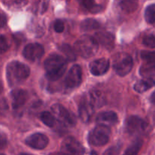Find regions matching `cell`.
<instances>
[{
  "label": "cell",
  "mask_w": 155,
  "mask_h": 155,
  "mask_svg": "<svg viewBox=\"0 0 155 155\" xmlns=\"http://www.w3.org/2000/svg\"><path fill=\"white\" fill-rule=\"evenodd\" d=\"M66 59L58 54H51L44 62V68L47 78L51 81L59 80L65 72Z\"/></svg>",
  "instance_id": "obj_1"
},
{
  "label": "cell",
  "mask_w": 155,
  "mask_h": 155,
  "mask_svg": "<svg viewBox=\"0 0 155 155\" xmlns=\"http://www.w3.org/2000/svg\"><path fill=\"white\" fill-rule=\"evenodd\" d=\"M29 67L21 62L13 61L7 65V81L11 87L21 84L29 77Z\"/></svg>",
  "instance_id": "obj_2"
},
{
  "label": "cell",
  "mask_w": 155,
  "mask_h": 155,
  "mask_svg": "<svg viewBox=\"0 0 155 155\" xmlns=\"http://www.w3.org/2000/svg\"><path fill=\"white\" fill-rule=\"evenodd\" d=\"M74 49L76 53L83 58H91L98 50V43L94 37L83 35L74 43Z\"/></svg>",
  "instance_id": "obj_3"
},
{
  "label": "cell",
  "mask_w": 155,
  "mask_h": 155,
  "mask_svg": "<svg viewBox=\"0 0 155 155\" xmlns=\"http://www.w3.org/2000/svg\"><path fill=\"white\" fill-rule=\"evenodd\" d=\"M110 129L103 125H98L92 129L88 135V142L91 145L100 147L105 145L110 140Z\"/></svg>",
  "instance_id": "obj_4"
},
{
  "label": "cell",
  "mask_w": 155,
  "mask_h": 155,
  "mask_svg": "<svg viewBox=\"0 0 155 155\" xmlns=\"http://www.w3.org/2000/svg\"><path fill=\"white\" fill-rule=\"evenodd\" d=\"M113 67L116 74L123 77L131 71L133 67V61L129 54L118 53L113 58Z\"/></svg>",
  "instance_id": "obj_5"
},
{
  "label": "cell",
  "mask_w": 155,
  "mask_h": 155,
  "mask_svg": "<svg viewBox=\"0 0 155 155\" xmlns=\"http://www.w3.org/2000/svg\"><path fill=\"white\" fill-rule=\"evenodd\" d=\"M51 110L56 120L62 124L67 126H74L75 125L76 119L74 116L63 106L58 104H54L52 106Z\"/></svg>",
  "instance_id": "obj_6"
},
{
  "label": "cell",
  "mask_w": 155,
  "mask_h": 155,
  "mask_svg": "<svg viewBox=\"0 0 155 155\" xmlns=\"http://www.w3.org/2000/svg\"><path fill=\"white\" fill-rule=\"evenodd\" d=\"M141 57L144 62L140 68V74L146 78L155 76V51H142Z\"/></svg>",
  "instance_id": "obj_7"
},
{
  "label": "cell",
  "mask_w": 155,
  "mask_h": 155,
  "mask_svg": "<svg viewBox=\"0 0 155 155\" xmlns=\"http://www.w3.org/2000/svg\"><path fill=\"white\" fill-rule=\"evenodd\" d=\"M61 151L65 155H83L84 153V148L74 138L67 137L62 141Z\"/></svg>",
  "instance_id": "obj_8"
},
{
  "label": "cell",
  "mask_w": 155,
  "mask_h": 155,
  "mask_svg": "<svg viewBox=\"0 0 155 155\" xmlns=\"http://www.w3.org/2000/svg\"><path fill=\"white\" fill-rule=\"evenodd\" d=\"M147 123L136 116H129L126 121V130L130 135H138L145 131Z\"/></svg>",
  "instance_id": "obj_9"
},
{
  "label": "cell",
  "mask_w": 155,
  "mask_h": 155,
  "mask_svg": "<svg viewBox=\"0 0 155 155\" xmlns=\"http://www.w3.org/2000/svg\"><path fill=\"white\" fill-rule=\"evenodd\" d=\"M82 81V70L79 65H74L65 78V85L69 88H74L81 84Z\"/></svg>",
  "instance_id": "obj_10"
},
{
  "label": "cell",
  "mask_w": 155,
  "mask_h": 155,
  "mask_svg": "<svg viewBox=\"0 0 155 155\" xmlns=\"http://www.w3.org/2000/svg\"><path fill=\"white\" fill-rule=\"evenodd\" d=\"M44 53V47L39 44H28L23 50V56L25 59L31 62H34L41 59Z\"/></svg>",
  "instance_id": "obj_11"
},
{
  "label": "cell",
  "mask_w": 155,
  "mask_h": 155,
  "mask_svg": "<svg viewBox=\"0 0 155 155\" xmlns=\"http://www.w3.org/2000/svg\"><path fill=\"white\" fill-rule=\"evenodd\" d=\"M25 143L32 148L42 150L48 144L49 138L42 133H34L26 138Z\"/></svg>",
  "instance_id": "obj_12"
},
{
  "label": "cell",
  "mask_w": 155,
  "mask_h": 155,
  "mask_svg": "<svg viewBox=\"0 0 155 155\" xmlns=\"http://www.w3.org/2000/svg\"><path fill=\"white\" fill-rule=\"evenodd\" d=\"M110 68V61L105 58L92 61L89 65L91 72L96 76L103 75L107 72Z\"/></svg>",
  "instance_id": "obj_13"
},
{
  "label": "cell",
  "mask_w": 155,
  "mask_h": 155,
  "mask_svg": "<svg viewBox=\"0 0 155 155\" xmlns=\"http://www.w3.org/2000/svg\"><path fill=\"white\" fill-rule=\"evenodd\" d=\"M96 121L98 125L110 127L118 123V116L116 113L113 111L102 112L97 116Z\"/></svg>",
  "instance_id": "obj_14"
},
{
  "label": "cell",
  "mask_w": 155,
  "mask_h": 155,
  "mask_svg": "<svg viewBox=\"0 0 155 155\" xmlns=\"http://www.w3.org/2000/svg\"><path fill=\"white\" fill-rule=\"evenodd\" d=\"M29 94L27 91L23 89H16L12 91V104L14 109H18L22 107L28 101Z\"/></svg>",
  "instance_id": "obj_15"
},
{
  "label": "cell",
  "mask_w": 155,
  "mask_h": 155,
  "mask_svg": "<svg viewBox=\"0 0 155 155\" xmlns=\"http://www.w3.org/2000/svg\"><path fill=\"white\" fill-rule=\"evenodd\" d=\"M94 38L96 39L98 44L102 45L107 50H112L115 45L114 36L111 33L105 32V31L97 32L95 34Z\"/></svg>",
  "instance_id": "obj_16"
},
{
  "label": "cell",
  "mask_w": 155,
  "mask_h": 155,
  "mask_svg": "<svg viewBox=\"0 0 155 155\" xmlns=\"http://www.w3.org/2000/svg\"><path fill=\"white\" fill-rule=\"evenodd\" d=\"M116 3L119 8L126 14L134 12L138 7V0H116Z\"/></svg>",
  "instance_id": "obj_17"
},
{
  "label": "cell",
  "mask_w": 155,
  "mask_h": 155,
  "mask_svg": "<svg viewBox=\"0 0 155 155\" xmlns=\"http://www.w3.org/2000/svg\"><path fill=\"white\" fill-rule=\"evenodd\" d=\"M94 114V107L88 102L84 101L79 106V116L84 123H88Z\"/></svg>",
  "instance_id": "obj_18"
},
{
  "label": "cell",
  "mask_w": 155,
  "mask_h": 155,
  "mask_svg": "<svg viewBox=\"0 0 155 155\" xmlns=\"http://www.w3.org/2000/svg\"><path fill=\"white\" fill-rule=\"evenodd\" d=\"M155 86V80L150 78H146L137 81L134 85V89L138 93H144Z\"/></svg>",
  "instance_id": "obj_19"
},
{
  "label": "cell",
  "mask_w": 155,
  "mask_h": 155,
  "mask_svg": "<svg viewBox=\"0 0 155 155\" xmlns=\"http://www.w3.org/2000/svg\"><path fill=\"white\" fill-rule=\"evenodd\" d=\"M89 103L93 106L94 107H100L104 105V97L101 91H92L89 94Z\"/></svg>",
  "instance_id": "obj_20"
},
{
  "label": "cell",
  "mask_w": 155,
  "mask_h": 155,
  "mask_svg": "<svg viewBox=\"0 0 155 155\" xmlns=\"http://www.w3.org/2000/svg\"><path fill=\"white\" fill-rule=\"evenodd\" d=\"M60 50L65 56L66 59L69 61H74L77 57V53L74 48L68 44H63L60 47Z\"/></svg>",
  "instance_id": "obj_21"
},
{
  "label": "cell",
  "mask_w": 155,
  "mask_h": 155,
  "mask_svg": "<svg viewBox=\"0 0 155 155\" xmlns=\"http://www.w3.org/2000/svg\"><path fill=\"white\" fill-rule=\"evenodd\" d=\"M142 144L143 141L141 139L136 140L126 149L123 155H138L142 147Z\"/></svg>",
  "instance_id": "obj_22"
},
{
  "label": "cell",
  "mask_w": 155,
  "mask_h": 155,
  "mask_svg": "<svg viewBox=\"0 0 155 155\" xmlns=\"http://www.w3.org/2000/svg\"><path fill=\"white\" fill-rule=\"evenodd\" d=\"M40 119L48 127H54L55 124H56V120L55 118V116L52 113H49V112H43V113H41V116H40Z\"/></svg>",
  "instance_id": "obj_23"
},
{
  "label": "cell",
  "mask_w": 155,
  "mask_h": 155,
  "mask_svg": "<svg viewBox=\"0 0 155 155\" xmlns=\"http://www.w3.org/2000/svg\"><path fill=\"white\" fill-rule=\"evenodd\" d=\"M83 6L92 13H97L101 12L102 7L95 3L94 0H81Z\"/></svg>",
  "instance_id": "obj_24"
},
{
  "label": "cell",
  "mask_w": 155,
  "mask_h": 155,
  "mask_svg": "<svg viewBox=\"0 0 155 155\" xmlns=\"http://www.w3.org/2000/svg\"><path fill=\"white\" fill-rule=\"evenodd\" d=\"M146 21L150 25H155V4L148 5L144 12Z\"/></svg>",
  "instance_id": "obj_25"
},
{
  "label": "cell",
  "mask_w": 155,
  "mask_h": 155,
  "mask_svg": "<svg viewBox=\"0 0 155 155\" xmlns=\"http://www.w3.org/2000/svg\"><path fill=\"white\" fill-rule=\"evenodd\" d=\"M100 27V24L94 19H86L81 24V28L83 31H92L97 29Z\"/></svg>",
  "instance_id": "obj_26"
},
{
  "label": "cell",
  "mask_w": 155,
  "mask_h": 155,
  "mask_svg": "<svg viewBox=\"0 0 155 155\" xmlns=\"http://www.w3.org/2000/svg\"><path fill=\"white\" fill-rule=\"evenodd\" d=\"M142 43L145 47L149 48H155V35L154 34H148L144 37Z\"/></svg>",
  "instance_id": "obj_27"
},
{
  "label": "cell",
  "mask_w": 155,
  "mask_h": 155,
  "mask_svg": "<svg viewBox=\"0 0 155 155\" xmlns=\"http://www.w3.org/2000/svg\"><path fill=\"white\" fill-rule=\"evenodd\" d=\"M9 48L8 40L3 35H0V54L5 53Z\"/></svg>",
  "instance_id": "obj_28"
},
{
  "label": "cell",
  "mask_w": 155,
  "mask_h": 155,
  "mask_svg": "<svg viewBox=\"0 0 155 155\" xmlns=\"http://www.w3.org/2000/svg\"><path fill=\"white\" fill-rule=\"evenodd\" d=\"M53 28L57 33H62L65 29V25L62 21L56 20L53 24Z\"/></svg>",
  "instance_id": "obj_29"
},
{
  "label": "cell",
  "mask_w": 155,
  "mask_h": 155,
  "mask_svg": "<svg viewBox=\"0 0 155 155\" xmlns=\"http://www.w3.org/2000/svg\"><path fill=\"white\" fill-rule=\"evenodd\" d=\"M8 104L6 101L4 99H0V117L3 116L5 112L8 110Z\"/></svg>",
  "instance_id": "obj_30"
},
{
  "label": "cell",
  "mask_w": 155,
  "mask_h": 155,
  "mask_svg": "<svg viewBox=\"0 0 155 155\" xmlns=\"http://www.w3.org/2000/svg\"><path fill=\"white\" fill-rule=\"evenodd\" d=\"M7 144V137L5 133L0 132V150L3 149Z\"/></svg>",
  "instance_id": "obj_31"
},
{
  "label": "cell",
  "mask_w": 155,
  "mask_h": 155,
  "mask_svg": "<svg viewBox=\"0 0 155 155\" xmlns=\"http://www.w3.org/2000/svg\"><path fill=\"white\" fill-rule=\"evenodd\" d=\"M119 150L120 148L117 147H113L111 148H110L109 150H107V151L104 153V155H118Z\"/></svg>",
  "instance_id": "obj_32"
},
{
  "label": "cell",
  "mask_w": 155,
  "mask_h": 155,
  "mask_svg": "<svg viewBox=\"0 0 155 155\" xmlns=\"http://www.w3.org/2000/svg\"><path fill=\"white\" fill-rule=\"evenodd\" d=\"M6 24V18L3 15H0V28L4 27Z\"/></svg>",
  "instance_id": "obj_33"
},
{
  "label": "cell",
  "mask_w": 155,
  "mask_h": 155,
  "mask_svg": "<svg viewBox=\"0 0 155 155\" xmlns=\"http://www.w3.org/2000/svg\"><path fill=\"white\" fill-rule=\"evenodd\" d=\"M150 101L152 103V104L155 105V91L153 92V93H152V94L150 95Z\"/></svg>",
  "instance_id": "obj_34"
},
{
  "label": "cell",
  "mask_w": 155,
  "mask_h": 155,
  "mask_svg": "<svg viewBox=\"0 0 155 155\" xmlns=\"http://www.w3.org/2000/svg\"><path fill=\"white\" fill-rule=\"evenodd\" d=\"M2 91H3V86H2V82H1V81H0V94L2 93Z\"/></svg>",
  "instance_id": "obj_35"
},
{
  "label": "cell",
  "mask_w": 155,
  "mask_h": 155,
  "mask_svg": "<svg viewBox=\"0 0 155 155\" xmlns=\"http://www.w3.org/2000/svg\"><path fill=\"white\" fill-rule=\"evenodd\" d=\"M50 155H65V153H62V152H60V153H52V154H50Z\"/></svg>",
  "instance_id": "obj_36"
},
{
  "label": "cell",
  "mask_w": 155,
  "mask_h": 155,
  "mask_svg": "<svg viewBox=\"0 0 155 155\" xmlns=\"http://www.w3.org/2000/svg\"><path fill=\"white\" fill-rule=\"evenodd\" d=\"M83 155H97V153H95V152L92 151V152H90V153H87V154H83Z\"/></svg>",
  "instance_id": "obj_37"
},
{
  "label": "cell",
  "mask_w": 155,
  "mask_h": 155,
  "mask_svg": "<svg viewBox=\"0 0 155 155\" xmlns=\"http://www.w3.org/2000/svg\"><path fill=\"white\" fill-rule=\"evenodd\" d=\"M19 155H32V154H30V153H20Z\"/></svg>",
  "instance_id": "obj_38"
},
{
  "label": "cell",
  "mask_w": 155,
  "mask_h": 155,
  "mask_svg": "<svg viewBox=\"0 0 155 155\" xmlns=\"http://www.w3.org/2000/svg\"><path fill=\"white\" fill-rule=\"evenodd\" d=\"M0 155H4V154H2V153H0Z\"/></svg>",
  "instance_id": "obj_39"
}]
</instances>
